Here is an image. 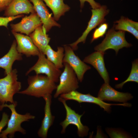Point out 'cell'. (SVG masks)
I'll return each mask as SVG.
<instances>
[{
    "instance_id": "1",
    "label": "cell",
    "mask_w": 138,
    "mask_h": 138,
    "mask_svg": "<svg viewBox=\"0 0 138 138\" xmlns=\"http://www.w3.org/2000/svg\"><path fill=\"white\" fill-rule=\"evenodd\" d=\"M27 82L28 87L18 93L37 98L43 97L47 95L51 94L57 86L48 76L40 74L29 76Z\"/></svg>"
},
{
    "instance_id": "2",
    "label": "cell",
    "mask_w": 138,
    "mask_h": 138,
    "mask_svg": "<svg viewBox=\"0 0 138 138\" xmlns=\"http://www.w3.org/2000/svg\"><path fill=\"white\" fill-rule=\"evenodd\" d=\"M17 105V102L14 104L8 105L6 103L0 105V111H2L4 108L7 107L10 110L11 112L7 124V127L5 130L1 131L0 138H7V136L9 138H13L16 132H19L23 135L25 134L26 131L21 127V123L35 118V116L29 113H27L24 114L18 113L15 109Z\"/></svg>"
},
{
    "instance_id": "3",
    "label": "cell",
    "mask_w": 138,
    "mask_h": 138,
    "mask_svg": "<svg viewBox=\"0 0 138 138\" xmlns=\"http://www.w3.org/2000/svg\"><path fill=\"white\" fill-rule=\"evenodd\" d=\"M4 77L0 79V103L4 104L8 102L14 104V95L18 93L21 87V83L18 80L17 71L13 70Z\"/></svg>"
},
{
    "instance_id": "4",
    "label": "cell",
    "mask_w": 138,
    "mask_h": 138,
    "mask_svg": "<svg viewBox=\"0 0 138 138\" xmlns=\"http://www.w3.org/2000/svg\"><path fill=\"white\" fill-rule=\"evenodd\" d=\"M125 33L122 30L116 31L113 27L108 30L102 42L95 47V50L105 52L107 50L113 49L117 54L120 49L131 47V44L125 39Z\"/></svg>"
},
{
    "instance_id": "5",
    "label": "cell",
    "mask_w": 138,
    "mask_h": 138,
    "mask_svg": "<svg viewBox=\"0 0 138 138\" xmlns=\"http://www.w3.org/2000/svg\"><path fill=\"white\" fill-rule=\"evenodd\" d=\"M64 68L59 77V84L57 86L54 97L76 90L79 87L78 80L75 72L67 63H63Z\"/></svg>"
},
{
    "instance_id": "6",
    "label": "cell",
    "mask_w": 138,
    "mask_h": 138,
    "mask_svg": "<svg viewBox=\"0 0 138 138\" xmlns=\"http://www.w3.org/2000/svg\"><path fill=\"white\" fill-rule=\"evenodd\" d=\"M38 56L37 61L27 71L26 75L34 71L36 74H45L54 82H58L61 71L48 59L43 53L40 52Z\"/></svg>"
},
{
    "instance_id": "7",
    "label": "cell",
    "mask_w": 138,
    "mask_h": 138,
    "mask_svg": "<svg viewBox=\"0 0 138 138\" xmlns=\"http://www.w3.org/2000/svg\"><path fill=\"white\" fill-rule=\"evenodd\" d=\"M58 100L63 105L66 113L65 120L60 123L62 127L61 133H65L67 126L70 124H72L77 127V133L79 137H83L87 136L88 134L89 128L87 126L84 125L81 122V118L83 114L80 115L76 113L67 105L66 101L63 98L60 97Z\"/></svg>"
},
{
    "instance_id": "8",
    "label": "cell",
    "mask_w": 138,
    "mask_h": 138,
    "mask_svg": "<svg viewBox=\"0 0 138 138\" xmlns=\"http://www.w3.org/2000/svg\"><path fill=\"white\" fill-rule=\"evenodd\" d=\"M92 15L87 26L82 35L75 42L69 45L74 50L78 48V44L80 42L85 43L89 32L97 26L104 22L105 17L109 13V10L106 6H101L99 8L91 10Z\"/></svg>"
},
{
    "instance_id": "9",
    "label": "cell",
    "mask_w": 138,
    "mask_h": 138,
    "mask_svg": "<svg viewBox=\"0 0 138 138\" xmlns=\"http://www.w3.org/2000/svg\"><path fill=\"white\" fill-rule=\"evenodd\" d=\"M64 49L65 53L63 63H66L70 66L76 74L78 81L82 82L85 73L90 69L91 67L80 60L70 46L64 45Z\"/></svg>"
},
{
    "instance_id": "10",
    "label": "cell",
    "mask_w": 138,
    "mask_h": 138,
    "mask_svg": "<svg viewBox=\"0 0 138 138\" xmlns=\"http://www.w3.org/2000/svg\"><path fill=\"white\" fill-rule=\"evenodd\" d=\"M42 24L37 14L32 13L29 16L23 17L19 23L11 24L10 26L12 32L25 33L29 36L37 28Z\"/></svg>"
},
{
    "instance_id": "11",
    "label": "cell",
    "mask_w": 138,
    "mask_h": 138,
    "mask_svg": "<svg viewBox=\"0 0 138 138\" xmlns=\"http://www.w3.org/2000/svg\"><path fill=\"white\" fill-rule=\"evenodd\" d=\"M60 97L65 101L72 100L76 101L79 103L87 102L93 103L99 105L105 111L107 112L110 111L111 106L112 105H123V104H113L105 103L98 97H95L90 94H84L76 90L71 91L68 93L63 94Z\"/></svg>"
},
{
    "instance_id": "12",
    "label": "cell",
    "mask_w": 138,
    "mask_h": 138,
    "mask_svg": "<svg viewBox=\"0 0 138 138\" xmlns=\"http://www.w3.org/2000/svg\"><path fill=\"white\" fill-rule=\"evenodd\" d=\"M17 43V51L27 57L38 56L40 52L30 37L17 32H12Z\"/></svg>"
},
{
    "instance_id": "13",
    "label": "cell",
    "mask_w": 138,
    "mask_h": 138,
    "mask_svg": "<svg viewBox=\"0 0 138 138\" xmlns=\"http://www.w3.org/2000/svg\"><path fill=\"white\" fill-rule=\"evenodd\" d=\"M97 97L102 101L125 102L132 99L133 97L130 93L118 91L112 88L109 84L105 83L100 88Z\"/></svg>"
},
{
    "instance_id": "14",
    "label": "cell",
    "mask_w": 138,
    "mask_h": 138,
    "mask_svg": "<svg viewBox=\"0 0 138 138\" xmlns=\"http://www.w3.org/2000/svg\"><path fill=\"white\" fill-rule=\"evenodd\" d=\"M33 4L36 13L40 18L46 32L54 26L60 27L51 16L42 0H30Z\"/></svg>"
},
{
    "instance_id": "15",
    "label": "cell",
    "mask_w": 138,
    "mask_h": 138,
    "mask_svg": "<svg viewBox=\"0 0 138 138\" xmlns=\"http://www.w3.org/2000/svg\"><path fill=\"white\" fill-rule=\"evenodd\" d=\"M104 53L96 51L85 57L83 61L92 65L103 79L105 83L109 84V75L105 67L104 60Z\"/></svg>"
},
{
    "instance_id": "16",
    "label": "cell",
    "mask_w": 138,
    "mask_h": 138,
    "mask_svg": "<svg viewBox=\"0 0 138 138\" xmlns=\"http://www.w3.org/2000/svg\"><path fill=\"white\" fill-rule=\"evenodd\" d=\"M32 13L36 12L33 5L28 0H13L4 10V15L10 17Z\"/></svg>"
},
{
    "instance_id": "17",
    "label": "cell",
    "mask_w": 138,
    "mask_h": 138,
    "mask_svg": "<svg viewBox=\"0 0 138 138\" xmlns=\"http://www.w3.org/2000/svg\"><path fill=\"white\" fill-rule=\"evenodd\" d=\"M43 98L45 102L44 107V116L37 133L39 137L42 138H46L47 137L49 129L53 124L55 116L52 115L51 112V94L47 95Z\"/></svg>"
},
{
    "instance_id": "18",
    "label": "cell",
    "mask_w": 138,
    "mask_h": 138,
    "mask_svg": "<svg viewBox=\"0 0 138 138\" xmlns=\"http://www.w3.org/2000/svg\"><path fill=\"white\" fill-rule=\"evenodd\" d=\"M16 47V42L14 40L8 52L0 58V67L4 70L5 75L13 70L12 66L15 61H21L22 59V54L17 51Z\"/></svg>"
},
{
    "instance_id": "19",
    "label": "cell",
    "mask_w": 138,
    "mask_h": 138,
    "mask_svg": "<svg viewBox=\"0 0 138 138\" xmlns=\"http://www.w3.org/2000/svg\"><path fill=\"white\" fill-rule=\"evenodd\" d=\"M47 33L43 26L41 25L37 28L29 35L40 52L43 54L50 40Z\"/></svg>"
},
{
    "instance_id": "20",
    "label": "cell",
    "mask_w": 138,
    "mask_h": 138,
    "mask_svg": "<svg viewBox=\"0 0 138 138\" xmlns=\"http://www.w3.org/2000/svg\"><path fill=\"white\" fill-rule=\"evenodd\" d=\"M113 27L115 30L126 31L138 39V23L128 18L122 16L118 20L114 22Z\"/></svg>"
},
{
    "instance_id": "21",
    "label": "cell",
    "mask_w": 138,
    "mask_h": 138,
    "mask_svg": "<svg viewBox=\"0 0 138 138\" xmlns=\"http://www.w3.org/2000/svg\"><path fill=\"white\" fill-rule=\"evenodd\" d=\"M64 49L63 48L57 47L56 51L53 50L48 45L46 48L44 54L47 56V58L52 63L59 69L64 67L63 60L64 56Z\"/></svg>"
},
{
    "instance_id": "22",
    "label": "cell",
    "mask_w": 138,
    "mask_h": 138,
    "mask_svg": "<svg viewBox=\"0 0 138 138\" xmlns=\"http://www.w3.org/2000/svg\"><path fill=\"white\" fill-rule=\"evenodd\" d=\"M52 11L55 20H58L60 17L68 11L70 7L64 2V0H42Z\"/></svg>"
},
{
    "instance_id": "23",
    "label": "cell",
    "mask_w": 138,
    "mask_h": 138,
    "mask_svg": "<svg viewBox=\"0 0 138 138\" xmlns=\"http://www.w3.org/2000/svg\"><path fill=\"white\" fill-rule=\"evenodd\" d=\"M129 82H138V60H135L132 62L131 71L128 78L124 81L116 85L115 87L117 88H121L126 83Z\"/></svg>"
},
{
    "instance_id": "24",
    "label": "cell",
    "mask_w": 138,
    "mask_h": 138,
    "mask_svg": "<svg viewBox=\"0 0 138 138\" xmlns=\"http://www.w3.org/2000/svg\"><path fill=\"white\" fill-rule=\"evenodd\" d=\"M108 25L103 22L100 24L94 31L93 35L91 42L103 36L108 28Z\"/></svg>"
},
{
    "instance_id": "25",
    "label": "cell",
    "mask_w": 138,
    "mask_h": 138,
    "mask_svg": "<svg viewBox=\"0 0 138 138\" xmlns=\"http://www.w3.org/2000/svg\"><path fill=\"white\" fill-rule=\"evenodd\" d=\"M24 16L23 14L10 17H3L0 16V26H4L8 28V24L12 21L16 19L22 17Z\"/></svg>"
},
{
    "instance_id": "26",
    "label": "cell",
    "mask_w": 138,
    "mask_h": 138,
    "mask_svg": "<svg viewBox=\"0 0 138 138\" xmlns=\"http://www.w3.org/2000/svg\"><path fill=\"white\" fill-rule=\"evenodd\" d=\"M80 3V7L82 8L84 7L85 3L86 2H88L93 9L98 8L101 6L99 3L95 2L94 0H79Z\"/></svg>"
},
{
    "instance_id": "27",
    "label": "cell",
    "mask_w": 138,
    "mask_h": 138,
    "mask_svg": "<svg viewBox=\"0 0 138 138\" xmlns=\"http://www.w3.org/2000/svg\"><path fill=\"white\" fill-rule=\"evenodd\" d=\"M9 119V117L8 114L6 112H3L0 121V134L2 130L7 124Z\"/></svg>"
},
{
    "instance_id": "28",
    "label": "cell",
    "mask_w": 138,
    "mask_h": 138,
    "mask_svg": "<svg viewBox=\"0 0 138 138\" xmlns=\"http://www.w3.org/2000/svg\"><path fill=\"white\" fill-rule=\"evenodd\" d=\"M13 0H0V12L5 10Z\"/></svg>"
},
{
    "instance_id": "29",
    "label": "cell",
    "mask_w": 138,
    "mask_h": 138,
    "mask_svg": "<svg viewBox=\"0 0 138 138\" xmlns=\"http://www.w3.org/2000/svg\"><path fill=\"white\" fill-rule=\"evenodd\" d=\"M1 105V103H0V105Z\"/></svg>"
}]
</instances>
